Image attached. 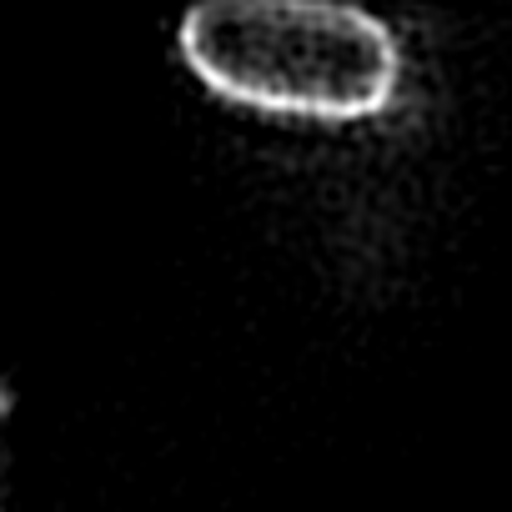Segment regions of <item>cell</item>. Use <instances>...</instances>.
Segmentation results:
<instances>
[{"mask_svg":"<svg viewBox=\"0 0 512 512\" xmlns=\"http://www.w3.org/2000/svg\"><path fill=\"white\" fill-rule=\"evenodd\" d=\"M176 51L211 96L302 121H367L402 81L392 26L332 0H201Z\"/></svg>","mask_w":512,"mask_h":512,"instance_id":"6da1fadb","label":"cell"}]
</instances>
